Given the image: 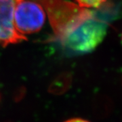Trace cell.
Here are the masks:
<instances>
[{"mask_svg":"<svg viewBox=\"0 0 122 122\" xmlns=\"http://www.w3.org/2000/svg\"></svg>","mask_w":122,"mask_h":122,"instance_id":"7","label":"cell"},{"mask_svg":"<svg viewBox=\"0 0 122 122\" xmlns=\"http://www.w3.org/2000/svg\"><path fill=\"white\" fill-rule=\"evenodd\" d=\"M65 122H90L86 120V119H83L81 118H73V119H69L67 121H66Z\"/></svg>","mask_w":122,"mask_h":122,"instance_id":"6","label":"cell"},{"mask_svg":"<svg viewBox=\"0 0 122 122\" xmlns=\"http://www.w3.org/2000/svg\"><path fill=\"white\" fill-rule=\"evenodd\" d=\"M14 4V0H0V44L4 47L26 40V37L19 34L15 29Z\"/></svg>","mask_w":122,"mask_h":122,"instance_id":"4","label":"cell"},{"mask_svg":"<svg viewBox=\"0 0 122 122\" xmlns=\"http://www.w3.org/2000/svg\"><path fill=\"white\" fill-rule=\"evenodd\" d=\"M14 25L20 35L38 32L46 22V14L42 5L35 0H14Z\"/></svg>","mask_w":122,"mask_h":122,"instance_id":"3","label":"cell"},{"mask_svg":"<svg viewBox=\"0 0 122 122\" xmlns=\"http://www.w3.org/2000/svg\"><path fill=\"white\" fill-rule=\"evenodd\" d=\"M42 5L56 39L62 44L94 14L67 0H35Z\"/></svg>","mask_w":122,"mask_h":122,"instance_id":"1","label":"cell"},{"mask_svg":"<svg viewBox=\"0 0 122 122\" xmlns=\"http://www.w3.org/2000/svg\"><path fill=\"white\" fill-rule=\"evenodd\" d=\"M79 6L83 8H97L106 2L107 0H75Z\"/></svg>","mask_w":122,"mask_h":122,"instance_id":"5","label":"cell"},{"mask_svg":"<svg viewBox=\"0 0 122 122\" xmlns=\"http://www.w3.org/2000/svg\"><path fill=\"white\" fill-rule=\"evenodd\" d=\"M107 29V23L94 13L61 45L77 54L92 52L103 41Z\"/></svg>","mask_w":122,"mask_h":122,"instance_id":"2","label":"cell"}]
</instances>
